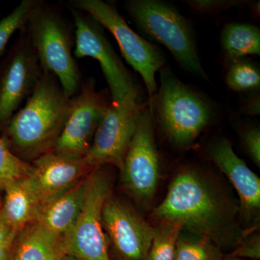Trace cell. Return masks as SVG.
<instances>
[{
    "label": "cell",
    "instance_id": "cell-1",
    "mask_svg": "<svg viewBox=\"0 0 260 260\" xmlns=\"http://www.w3.org/2000/svg\"><path fill=\"white\" fill-rule=\"evenodd\" d=\"M239 207L233 204L203 174L190 168L178 173L167 196L152 213L160 223L208 238L221 250H233L253 231L238 223Z\"/></svg>",
    "mask_w": 260,
    "mask_h": 260
},
{
    "label": "cell",
    "instance_id": "cell-2",
    "mask_svg": "<svg viewBox=\"0 0 260 260\" xmlns=\"http://www.w3.org/2000/svg\"><path fill=\"white\" fill-rule=\"evenodd\" d=\"M70 102L56 77L42 69L25 107L6 124L13 146L30 156L52 151L69 114Z\"/></svg>",
    "mask_w": 260,
    "mask_h": 260
},
{
    "label": "cell",
    "instance_id": "cell-3",
    "mask_svg": "<svg viewBox=\"0 0 260 260\" xmlns=\"http://www.w3.org/2000/svg\"><path fill=\"white\" fill-rule=\"evenodd\" d=\"M148 102L155 125L179 150L192 147L218 115L209 98L181 81L168 67L160 70V85Z\"/></svg>",
    "mask_w": 260,
    "mask_h": 260
},
{
    "label": "cell",
    "instance_id": "cell-4",
    "mask_svg": "<svg viewBox=\"0 0 260 260\" xmlns=\"http://www.w3.org/2000/svg\"><path fill=\"white\" fill-rule=\"evenodd\" d=\"M124 7L138 28L167 48L183 69L210 82L198 54L189 19L160 0H129Z\"/></svg>",
    "mask_w": 260,
    "mask_h": 260
},
{
    "label": "cell",
    "instance_id": "cell-5",
    "mask_svg": "<svg viewBox=\"0 0 260 260\" xmlns=\"http://www.w3.org/2000/svg\"><path fill=\"white\" fill-rule=\"evenodd\" d=\"M27 27L28 40L41 68L57 78L67 96H74L80 88V76L64 20L54 10L40 5Z\"/></svg>",
    "mask_w": 260,
    "mask_h": 260
},
{
    "label": "cell",
    "instance_id": "cell-6",
    "mask_svg": "<svg viewBox=\"0 0 260 260\" xmlns=\"http://www.w3.org/2000/svg\"><path fill=\"white\" fill-rule=\"evenodd\" d=\"M70 5L88 13L112 34L126 62L143 78L148 101H151L158 90L155 75L166 64L165 56L158 46L130 28L114 5L102 0H72Z\"/></svg>",
    "mask_w": 260,
    "mask_h": 260
},
{
    "label": "cell",
    "instance_id": "cell-7",
    "mask_svg": "<svg viewBox=\"0 0 260 260\" xmlns=\"http://www.w3.org/2000/svg\"><path fill=\"white\" fill-rule=\"evenodd\" d=\"M111 192V182L107 176L100 167L93 169L88 175L86 197L81 213L62 237L64 256L84 260H110L102 215L103 207Z\"/></svg>",
    "mask_w": 260,
    "mask_h": 260
},
{
    "label": "cell",
    "instance_id": "cell-8",
    "mask_svg": "<svg viewBox=\"0 0 260 260\" xmlns=\"http://www.w3.org/2000/svg\"><path fill=\"white\" fill-rule=\"evenodd\" d=\"M155 133L153 109L148 101L137 118L136 128L121 171L124 189L137 201L144 204L155 194L160 175Z\"/></svg>",
    "mask_w": 260,
    "mask_h": 260
},
{
    "label": "cell",
    "instance_id": "cell-9",
    "mask_svg": "<svg viewBox=\"0 0 260 260\" xmlns=\"http://www.w3.org/2000/svg\"><path fill=\"white\" fill-rule=\"evenodd\" d=\"M70 11L75 26V57H91L98 61L109 85L112 102L121 103L129 97L142 99L140 85L123 64L100 25L79 10L71 8Z\"/></svg>",
    "mask_w": 260,
    "mask_h": 260
},
{
    "label": "cell",
    "instance_id": "cell-10",
    "mask_svg": "<svg viewBox=\"0 0 260 260\" xmlns=\"http://www.w3.org/2000/svg\"><path fill=\"white\" fill-rule=\"evenodd\" d=\"M79 89L71 98L69 114L52 151L84 158L112 99L109 90H97L93 79L85 80Z\"/></svg>",
    "mask_w": 260,
    "mask_h": 260
},
{
    "label": "cell",
    "instance_id": "cell-11",
    "mask_svg": "<svg viewBox=\"0 0 260 260\" xmlns=\"http://www.w3.org/2000/svg\"><path fill=\"white\" fill-rule=\"evenodd\" d=\"M145 103L135 97L121 103L111 102L83 158L89 167L96 169L112 165L121 172L136 128L137 118Z\"/></svg>",
    "mask_w": 260,
    "mask_h": 260
},
{
    "label": "cell",
    "instance_id": "cell-12",
    "mask_svg": "<svg viewBox=\"0 0 260 260\" xmlns=\"http://www.w3.org/2000/svg\"><path fill=\"white\" fill-rule=\"evenodd\" d=\"M102 218L106 236L122 260H148L153 227L139 214L110 196L103 207Z\"/></svg>",
    "mask_w": 260,
    "mask_h": 260
},
{
    "label": "cell",
    "instance_id": "cell-13",
    "mask_svg": "<svg viewBox=\"0 0 260 260\" xmlns=\"http://www.w3.org/2000/svg\"><path fill=\"white\" fill-rule=\"evenodd\" d=\"M30 175L22 179L24 185L42 206L63 194L93 169L83 158L48 152L38 157Z\"/></svg>",
    "mask_w": 260,
    "mask_h": 260
},
{
    "label": "cell",
    "instance_id": "cell-14",
    "mask_svg": "<svg viewBox=\"0 0 260 260\" xmlns=\"http://www.w3.org/2000/svg\"><path fill=\"white\" fill-rule=\"evenodd\" d=\"M22 38L0 77V125L8 124L24 99L31 94L42 72L28 35Z\"/></svg>",
    "mask_w": 260,
    "mask_h": 260
},
{
    "label": "cell",
    "instance_id": "cell-15",
    "mask_svg": "<svg viewBox=\"0 0 260 260\" xmlns=\"http://www.w3.org/2000/svg\"><path fill=\"white\" fill-rule=\"evenodd\" d=\"M210 160L223 173L234 186L239 198L240 216L249 225L257 227L260 211V179L233 149L232 142L219 138L207 147Z\"/></svg>",
    "mask_w": 260,
    "mask_h": 260
},
{
    "label": "cell",
    "instance_id": "cell-16",
    "mask_svg": "<svg viewBox=\"0 0 260 260\" xmlns=\"http://www.w3.org/2000/svg\"><path fill=\"white\" fill-rule=\"evenodd\" d=\"M88 176L41 208L35 223L63 237L79 217L86 197Z\"/></svg>",
    "mask_w": 260,
    "mask_h": 260
},
{
    "label": "cell",
    "instance_id": "cell-17",
    "mask_svg": "<svg viewBox=\"0 0 260 260\" xmlns=\"http://www.w3.org/2000/svg\"><path fill=\"white\" fill-rule=\"evenodd\" d=\"M62 237L35 223L15 247L14 260H61Z\"/></svg>",
    "mask_w": 260,
    "mask_h": 260
},
{
    "label": "cell",
    "instance_id": "cell-18",
    "mask_svg": "<svg viewBox=\"0 0 260 260\" xmlns=\"http://www.w3.org/2000/svg\"><path fill=\"white\" fill-rule=\"evenodd\" d=\"M4 203L2 212L5 218L18 232L36 222L41 205L24 185L22 179L13 181L4 188Z\"/></svg>",
    "mask_w": 260,
    "mask_h": 260
},
{
    "label": "cell",
    "instance_id": "cell-19",
    "mask_svg": "<svg viewBox=\"0 0 260 260\" xmlns=\"http://www.w3.org/2000/svg\"><path fill=\"white\" fill-rule=\"evenodd\" d=\"M220 45L226 63L247 56H259V28L252 24L228 23L220 34Z\"/></svg>",
    "mask_w": 260,
    "mask_h": 260
},
{
    "label": "cell",
    "instance_id": "cell-20",
    "mask_svg": "<svg viewBox=\"0 0 260 260\" xmlns=\"http://www.w3.org/2000/svg\"><path fill=\"white\" fill-rule=\"evenodd\" d=\"M223 251L208 238L181 230L174 260H221Z\"/></svg>",
    "mask_w": 260,
    "mask_h": 260
},
{
    "label": "cell",
    "instance_id": "cell-21",
    "mask_svg": "<svg viewBox=\"0 0 260 260\" xmlns=\"http://www.w3.org/2000/svg\"><path fill=\"white\" fill-rule=\"evenodd\" d=\"M225 83L228 88L237 93L259 91L260 72L254 63L244 59L226 63Z\"/></svg>",
    "mask_w": 260,
    "mask_h": 260
},
{
    "label": "cell",
    "instance_id": "cell-22",
    "mask_svg": "<svg viewBox=\"0 0 260 260\" xmlns=\"http://www.w3.org/2000/svg\"><path fill=\"white\" fill-rule=\"evenodd\" d=\"M40 3L36 0H23L9 15L0 20V57L12 36L28 25Z\"/></svg>",
    "mask_w": 260,
    "mask_h": 260
},
{
    "label": "cell",
    "instance_id": "cell-23",
    "mask_svg": "<svg viewBox=\"0 0 260 260\" xmlns=\"http://www.w3.org/2000/svg\"><path fill=\"white\" fill-rule=\"evenodd\" d=\"M182 230L176 224L160 223L153 227V237L148 260H174L179 233Z\"/></svg>",
    "mask_w": 260,
    "mask_h": 260
},
{
    "label": "cell",
    "instance_id": "cell-24",
    "mask_svg": "<svg viewBox=\"0 0 260 260\" xmlns=\"http://www.w3.org/2000/svg\"><path fill=\"white\" fill-rule=\"evenodd\" d=\"M32 166L15 155L0 138V189L30 175Z\"/></svg>",
    "mask_w": 260,
    "mask_h": 260
},
{
    "label": "cell",
    "instance_id": "cell-25",
    "mask_svg": "<svg viewBox=\"0 0 260 260\" xmlns=\"http://www.w3.org/2000/svg\"><path fill=\"white\" fill-rule=\"evenodd\" d=\"M184 2L195 13L204 15L219 14L249 3L245 0H184Z\"/></svg>",
    "mask_w": 260,
    "mask_h": 260
},
{
    "label": "cell",
    "instance_id": "cell-26",
    "mask_svg": "<svg viewBox=\"0 0 260 260\" xmlns=\"http://www.w3.org/2000/svg\"><path fill=\"white\" fill-rule=\"evenodd\" d=\"M239 136L244 149L256 167H260V131L252 124H244L239 127Z\"/></svg>",
    "mask_w": 260,
    "mask_h": 260
},
{
    "label": "cell",
    "instance_id": "cell-27",
    "mask_svg": "<svg viewBox=\"0 0 260 260\" xmlns=\"http://www.w3.org/2000/svg\"><path fill=\"white\" fill-rule=\"evenodd\" d=\"M246 237L240 244L233 249L229 255L236 257L260 259V237L259 234H254Z\"/></svg>",
    "mask_w": 260,
    "mask_h": 260
},
{
    "label": "cell",
    "instance_id": "cell-28",
    "mask_svg": "<svg viewBox=\"0 0 260 260\" xmlns=\"http://www.w3.org/2000/svg\"><path fill=\"white\" fill-rule=\"evenodd\" d=\"M18 232L8 223L0 209V246L15 242Z\"/></svg>",
    "mask_w": 260,
    "mask_h": 260
},
{
    "label": "cell",
    "instance_id": "cell-29",
    "mask_svg": "<svg viewBox=\"0 0 260 260\" xmlns=\"http://www.w3.org/2000/svg\"><path fill=\"white\" fill-rule=\"evenodd\" d=\"M247 97L242 102V114L248 116H257L260 114V96L259 91L247 93Z\"/></svg>",
    "mask_w": 260,
    "mask_h": 260
},
{
    "label": "cell",
    "instance_id": "cell-30",
    "mask_svg": "<svg viewBox=\"0 0 260 260\" xmlns=\"http://www.w3.org/2000/svg\"><path fill=\"white\" fill-rule=\"evenodd\" d=\"M15 242L0 246V260H14Z\"/></svg>",
    "mask_w": 260,
    "mask_h": 260
},
{
    "label": "cell",
    "instance_id": "cell-31",
    "mask_svg": "<svg viewBox=\"0 0 260 260\" xmlns=\"http://www.w3.org/2000/svg\"><path fill=\"white\" fill-rule=\"evenodd\" d=\"M249 5L252 14L255 15L256 18L259 17V2H249Z\"/></svg>",
    "mask_w": 260,
    "mask_h": 260
},
{
    "label": "cell",
    "instance_id": "cell-32",
    "mask_svg": "<svg viewBox=\"0 0 260 260\" xmlns=\"http://www.w3.org/2000/svg\"><path fill=\"white\" fill-rule=\"evenodd\" d=\"M61 260H84L80 259V258L76 257V256H70V255H64L61 257Z\"/></svg>",
    "mask_w": 260,
    "mask_h": 260
},
{
    "label": "cell",
    "instance_id": "cell-33",
    "mask_svg": "<svg viewBox=\"0 0 260 260\" xmlns=\"http://www.w3.org/2000/svg\"><path fill=\"white\" fill-rule=\"evenodd\" d=\"M221 260H244V259H241V258L236 257V256H233L229 255V254H227V255H225L223 259Z\"/></svg>",
    "mask_w": 260,
    "mask_h": 260
}]
</instances>
